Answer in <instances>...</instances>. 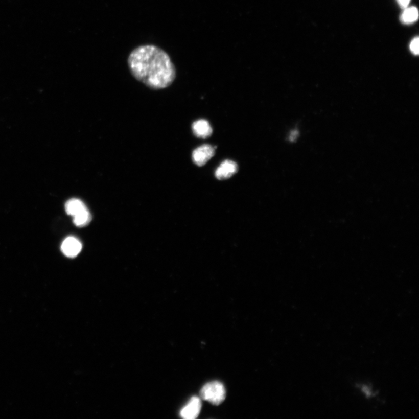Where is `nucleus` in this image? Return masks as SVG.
I'll use <instances>...</instances> for the list:
<instances>
[{
	"label": "nucleus",
	"mask_w": 419,
	"mask_h": 419,
	"mask_svg": "<svg viewBox=\"0 0 419 419\" xmlns=\"http://www.w3.org/2000/svg\"><path fill=\"white\" fill-rule=\"evenodd\" d=\"M192 131L194 135L202 139H207L212 135L213 129L208 121L205 120H199L193 123Z\"/></svg>",
	"instance_id": "7"
},
{
	"label": "nucleus",
	"mask_w": 419,
	"mask_h": 419,
	"mask_svg": "<svg viewBox=\"0 0 419 419\" xmlns=\"http://www.w3.org/2000/svg\"><path fill=\"white\" fill-rule=\"evenodd\" d=\"M238 171V166L237 163L232 160H227L222 162L217 168L215 176L218 179L225 180L232 177Z\"/></svg>",
	"instance_id": "6"
},
{
	"label": "nucleus",
	"mask_w": 419,
	"mask_h": 419,
	"mask_svg": "<svg viewBox=\"0 0 419 419\" xmlns=\"http://www.w3.org/2000/svg\"><path fill=\"white\" fill-rule=\"evenodd\" d=\"M82 248L81 242L73 237L66 238L61 245L62 253L69 258L76 257L81 252Z\"/></svg>",
	"instance_id": "5"
},
{
	"label": "nucleus",
	"mask_w": 419,
	"mask_h": 419,
	"mask_svg": "<svg viewBox=\"0 0 419 419\" xmlns=\"http://www.w3.org/2000/svg\"><path fill=\"white\" fill-rule=\"evenodd\" d=\"M418 18V11L415 7L406 8L401 16V21L405 24L415 22Z\"/></svg>",
	"instance_id": "9"
},
{
	"label": "nucleus",
	"mask_w": 419,
	"mask_h": 419,
	"mask_svg": "<svg viewBox=\"0 0 419 419\" xmlns=\"http://www.w3.org/2000/svg\"><path fill=\"white\" fill-rule=\"evenodd\" d=\"M201 409H202V401L199 397H194L181 409L180 415L183 418L194 419L199 415Z\"/></svg>",
	"instance_id": "4"
},
{
	"label": "nucleus",
	"mask_w": 419,
	"mask_h": 419,
	"mask_svg": "<svg viewBox=\"0 0 419 419\" xmlns=\"http://www.w3.org/2000/svg\"><path fill=\"white\" fill-rule=\"evenodd\" d=\"M128 65L133 77L150 89H165L176 77L175 67L169 54L153 44L134 49L129 54Z\"/></svg>",
	"instance_id": "1"
},
{
	"label": "nucleus",
	"mask_w": 419,
	"mask_h": 419,
	"mask_svg": "<svg viewBox=\"0 0 419 419\" xmlns=\"http://www.w3.org/2000/svg\"><path fill=\"white\" fill-rule=\"evenodd\" d=\"M87 209V208L82 201L78 199H70L65 204L66 213L73 217L86 211Z\"/></svg>",
	"instance_id": "8"
},
{
	"label": "nucleus",
	"mask_w": 419,
	"mask_h": 419,
	"mask_svg": "<svg viewBox=\"0 0 419 419\" xmlns=\"http://www.w3.org/2000/svg\"><path fill=\"white\" fill-rule=\"evenodd\" d=\"M91 220V216L88 209L73 217L74 224L79 227H85L89 224Z\"/></svg>",
	"instance_id": "10"
},
{
	"label": "nucleus",
	"mask_w": 419,
	"mask_h": 419,
	"mask_svg": "<svg viewBox=\"0 0 419 419\" xmlns=\"http://www.w3.org/2000/svg\"><path fill=\"white\" fill-rule=\"evenodd\" d=\"M418 43H419V39L418 37H417L416 38H414L411 43L410 44V50L411 52L414 54V55H418L419 53V49H418Z\"/></svg>",
	"instance_id": "11"
},
{
	"label": "nucleus",
	"mask_w": 419,
	"mask_h": 419,
	"mask_svg": "<svg viewBox=\"0 0 419 419\" xmlns=\"http://www.w3.org/2000/svg\"><path fill=\"white\" fill-rule=\"evenodd\" d=\"M298 135H299L298 132L296 131V130H295V131H293L291 133V135H290V140L291 141H294L296 139V138L297 137V136H298Z\"/></svg>",
	"instance_id": "13"
},
{
	"label": "nucleus",
	"mask_w": 419,
	"mask_h": 419,
	"mask_svg": "<svg viewBox=\"0 0 419 419\" xmlns=\"http://www.w3.org/2000/svg\"><path fill=\"white\" fill-rule=\"evenodd\" d=\"M397 1L401 8L405 9L406 8L408 7L410 0H397Z\"/></svg>",
	"instance_id": "12"
},
{
	"label": "nucleus",
	"mask_w": 419,
	"mask_h": 419,
	"mask_svg": "<svg viewBox=\"0 0 419 419\" xmlns=\"http://www.w3.org/2000/svg\"><path fill=\"white\" fill-rule=\"evenodd\" d=\"M215 148L210 145H203L196 148L192 153V160L199 167H202L215 156Z\"/></svg>",
	"instance_id": "3"
},
{
	"label": "nucleus",
	"mask_w": 419,
	"mask_h": 419,
	"mask_svg": "<svg viewBox=\"0 0 419 419\" xmlns=\"http://www.w3.org/2000/svg\"><path fill=\"white\" fill-rule=\"evenodd\" d=\"M200 397L213 405H220L226 397L224 385L219 381L208 383L201 389Z\"/></svg>",
	"instance_id": "2"
}]
</instances>
